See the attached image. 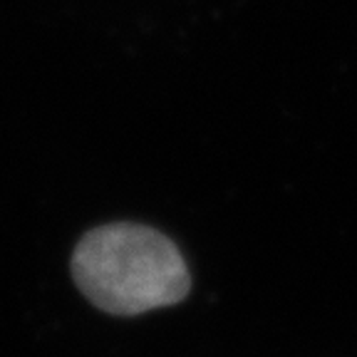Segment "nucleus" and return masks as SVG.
<instances>
[{"instance_id":"nucleus-1","label":"nucleus","mask_w":357,"mask_h":357,"mask_svg":"<svg viewBox=\"0 0 357 357\" xmlns=\"http://www.w3.org/2000/svg\"><path fill=\"white\" fill-rule=\"evenodd\" d=\"M73 278L82 296L109 315L176 305L191 290V273L174 241L129 221L105 223L79 238Z\"/></svg>"}]
</instances>
